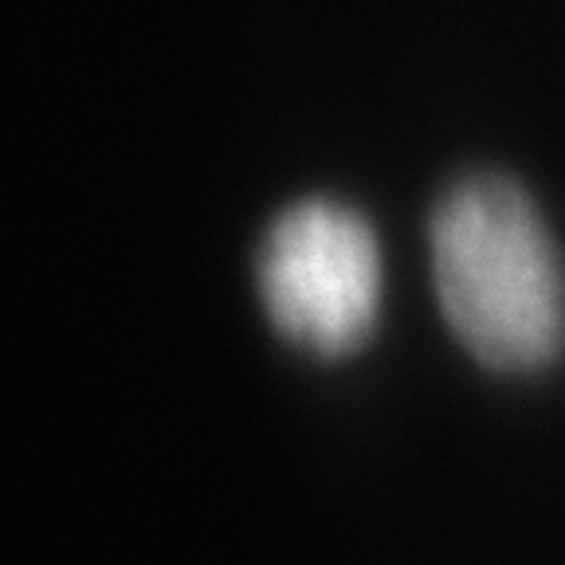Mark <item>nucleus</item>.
Listing matches in <instances>:
<instances>
[{
	"instance_id": "obj_1",
	"label": "nucleus",
	"mask_w": 565,
	"mask_h": 565,
	"mask_svg": "<svg viewBox=\"0 0 565 565\" xmlns=\"http://www.w3.org/2000/svg\"><path fill=\"white\" fill-rule=\"evenodd\" d=\"M448 327L503 373L550 365L565 345V271L542 212L514 181L479 173L444 193L428 228Z\"/></svg>"
},
{
	"instance_id": "obj_2",
	"label": "nucleus",
	"mask_w": 565,
	"mask_h": 565,
	"mask_svg": "<svg viewBox=\"0 0 565 565\" xmlns=\"http://www.w3.org/2000/svg\"><path fill=\"white\" fill-rule=\"evenodd\" d=\"M259 299L291 345L345 358L377 327L381 247L362 212L299 201L275 216L259 247Z\"/></svg>"
}]
</instances>
